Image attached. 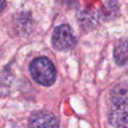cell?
<instances>
[{"instance_id":"1","label":"cell","mask_w":128,"mask_h":128,"mask_svg":"<svg viewBox=\"0 0 128 128\" xmlns=\"http://www.w3.org/2000/svg\"><path fill=\"white\" fill-rule=\"evenodd\" d=\"M109 123L114 128H128V90L116 87L111 95Z\"/></svg>"},{"instance_id":"2","label":"cell","mask_w":128,"mask_h":128,"mask_svg":"<svg viewBox=\"0 0 128 128\" xmlns=\"http://www.w3.org/2000/svg\"><path fill=\"white\" fill-rule=\"evenodd\" d=\"M32 78L43 86H51L56 79V69L53 63L46 57L35 58L30 64Z\"/></svg>"},{"instance_id":"3","label":"cell","mask_w":128,"mask_h":128,"mask_svg":"<svg viewBox=\"0 0 128 128\" xmlns=\"http://www.w3.org/2000/svg\"><path fill=\"white\" fill-rule=\"evenodd\" d=\"M52 44L59 51L71 49L75 44V36L71 28L66 24L56 27L52 34Z\"/></svg>"},{"instance_id":"4","label":"cell","mask_w":128,"mask_h":128,"mask_svg":"<svg viewBox=\"0 0 128 128\" xmlns=\"http://www.w3.org/2000/svg\"><path fill=\"white\" fill-rule=\"evenodd\" d=\"M29 128H59L57 117L46 111L35 112L29 119Z\"/></svg>"},{"instance_id":"5","label":"cell","mask_w":128,"mask_h":128,"mask_svg":"<svg viewBox=\"0 0 128 128\" xmlns=\"http://www.w3.org/2000/svg\"><path fill=\"white\" fill-rule=\"evenodd\" d=\"M114 59L119 65H124L128 62V39H121L116 43L114 47Z\"/></svg>"},{"instance_id":"6","label":"cell","mask_w":128,"mask_h":128,"mask_svg":"<svg viewBox=\"0 0 128 128\" xmlns=\"http://www.w3.org/2000/svg\"><path fill=\"white\" fill-rule=\"evenodd\" d=\"M4 6H5V0H0V12L4 8Z\"/></svg>"}]
</instances>
